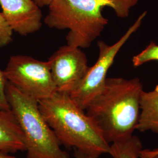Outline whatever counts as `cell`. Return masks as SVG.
<instances>
[{
    "label": "cell",
    "mask_w": 158,
    "mask_h": 158,
    "mask_svg": "<svg viewBox=\"0 0 158 158\" xmlns=\"http://www.w3.org/2000/svg\"><path fill=\"white\" fill-rule=\"evenodd\" d=\"M143 91L138 78H107L103 90L85 110L108 143L133 135L139 118Z\"/></svg>",
    "instance_id": "6da1fadb"
},
{
    "label": "cell",
    "mask_w": 158,
    "mask_h": 158,
    "mask_svg": "<svg viewBox=\"0 0 158 158\" xmlns=\"http://www.w3.org/2000/svg\"><path fill=\"white\" fill-rule=\"evenodd\" d=\"M38 102L40 112L61 145L77 149L87 158L110 154V144L101 131L69 94L56 91Z\"/></svg>",
    "instance_id": "7a4b0ae2"
},
{
    "label": "cell",
    "mask_w": 158,
    "mask_h": 158,
    "mask_svg": "<svg viewBox=\"0 0 158 158\" xmlns=\"http://www.w3.org/2000/svg\"><path fill=\"white\" fill-rule=\"evenodd\" d=\"M139 0H52L46 25L51 28L68 29L67 44L87 48L108 24L104 8L110 7L119 18H126Z\"/></svg>",
    "instance_id": "3957f363"
},
{
    "label": "cell",
    "mask_w": 158,
    "mask_h": 158,
    "mask_svg": "<svg viewBox=\"0 0 158 158\" xmlns=\"http://www.w3.org/2000/svg\"><path fill=\"white\" fill-rule=\"evenodd\" d=\"M6 95L25 138L27 158H70L39 107L38 100L8 81Z\"/></svg>",
    "instance_id": "277c9868"
},
{
    "label": "cell",
    "mask_w": 158,
    "mask_h": 158,
    "mask_svg": "<svg viewBox=\"0 0 158 158\" xmlns=\"http://www.w3.org/2000/svg\"><path fill=\"white\" fill-rule=\"evenodd\" d=\"M147 14V11L142 13L124 35L113 45H109L102 40L98 42L99 55L97 62L93 66L89 67L84 78L69 94L81 109L85 111L91 102L103 90L107 79L108 71L115 57L132 35L139 28Z\"/></svg>",
    "instance_id": "5b68a950"
},
{
    "label": "cell",
    "mask_w": 158,
    "mask_h": 158,
    "mask_svg": "<svg viewBox=\"0 0 158 158\" xmlns=\"http://www.w3.org/2000/svg\"><path fill=\"white\" fill-rule=\"evenodd\" d=\"M4 72L8 82L38 101L56 91L48 61H40L25 55H15L10 57Z\"/></svg>",
    "instance_id": "8992f818"
},
{
    "label": "cell",
    "mask_w": 158,
    "mask_h": 158,
    "mask_svg": "<svg viewBox=\"0 0 158 158\" xmlns=\"http://www.w3.org/2000/svg\"><path fill=\"white\" fill-rule=\"evenodd\" d=\"M48 61L57 91L69 94L79 85L89 68L81 48L68 44L58 49Z\"/></svg>",
    "instance_id": "52a82bcc"
},
{
    "label": "cell",
    "mask_w": 158,
    "mask_h": 158,
    "mask_svg": "<svg viewBox=\"0 0 158 158\" xmlns=\"http://www.w3.org/2000/svg\"><path fill=\"white\" fill-rule=\"evenodd\" d=\"M0 5L13 32L27 36L41 28L42 14L33 0H0Z\"/></svg>",
    "instance_id": "ba28073f"
},
{
    "label": "cell",
    "mask_w": 158,
    "mask_h": 158,
    "mask_svg": "<svg viewBox=\"0 0 158 158\" xmlns=\"http://www.w3.org/2000/svg\"><path fill=\"white\" fill-rule=\"evenodd\" d=\"M25 151V138L14 114L0 110V151L13 154Z\"/></svg>",
    "instance_id": "9c48e42d"
},
{
    "label": "cell",
    "mask_w": 158,
    "mask_h": 158,
    "mask_svg": "<svg viewBox=\"0 0 158 158\" xmlns=\"http://www.w3.org/2000/svg\"><path fill=\"white\" fill-rule=\"evenodd\" d=\"M140 114L136 130L158 133V85L151 91H143L140 101Z\"/></svg>",
    "instance_id": "30bf717a"
},
{
    "label": "cell",
    "mask_w": 158,
    "mask_h": 158,
    "mask_svg": "<svg viewBox=\"0 0 158 158\" xmlns=\"http://www.w3.org/2000/svg\"><path fill=\"white\" fill-rule=\"evenodd\" d=\"M110 147V155L113 158H139L142 149L139 138L134 135L122 141L114 142Z\"/></svg>",
    "instance_id": "8fae6325"
},
{
    "label": "cell",
    "mask_w": 158,
    "mask_h": 158,
    "mask_svg": "<svg viewBox=\"0 0 158 158\" xmlns=\"http://www.w3.org/2000/svg\"><path fill=\"white\" fill-rule=\"evenodd\" d=\"M153 60L158 61V45L152 42L141 52L133 57L132 63L134 67H139Z\"/></svg>",
    "instance_id": "7c38bea8"
},
{
    "label": "cell",
    "mask_w": 158,
    "mask_h": 158,
    "mask_svg": "<svg viewBox=\"0 0 158 158\" xmlns=\"http://www.w3.org/2000/svg\"><path fill=\"white\" fill-rule=\"evenodd\" d=\"M13 31L6 20L2 12H0V48L6 46L12 40Z\"/></svg>",
    "instance_id": "4fadbf2b"
},
{
    "label": "cell",
    "mask_w": 158,
    "mask_h": 158,
    "mask_svg": "<svg viewBox=\"0 0 158 158\" xmlns=\"http://www.w3.org/2000/svg\"><path fill=\"white\" fill-rule=\"evenodd\" d=\"M7 83L4 72L0 70V110H11L6 95Z\"/></svg>",
    "instance_id": "5bb4252c"
},
{
    "label": "cell",
    "mask_w": 158,
    "mask_h": 158,
    "mask_svg": "<svg viewBox=\"0 0 158 158\" xmlns=\"http://www.w3.org/2000/svg\"><path fill=\"white\" fill-rule=\"evenodd\" d=\"M139 158H158V148L153 149H142Z\"/></svg>",
    "instance_id": "9a60e30c"
},
{
    "label": "cell",
    "mask_w": 158,
    "mask_h": 158,
    "mask_svg": "<svg viewBox=\"0 0 158 158\" xmlns=\"http://www.w3.org/2000/svg\"><path fill=\"white\" fill-rule=\"evenodd\" d=\"M40 8H42L45 6H48L52 0H33Z\"/></svg>",
    "instance_id": "2e32d148"
},
{
    "label": "cell",
    "mask_w": 158,
    "mask_h": 158,
    "mask_svg": "<svg viewBox=\"0 0 158 158\" xmlns=\"http://www.w3.org/2000/svg\"><path fill=\"white\" fill-rule=\"evenodd\" d=\"M74 158H87L84 153H83L78 150L74 149Z\"/></svg>",
    "instance_id": "e0dca14e"
},
{
    "label": "cell",
    "mask_w": 158,
    "mask_h": 158,
    "mask_svg": "<svg viewBox=\"0 0 158 158\" xmlns=\"http://www.w3.org/2000/svg\"><path fill=\"white\" fill-rule=\"evenodd\" d=\"M0 158H17L10 153L0 151Z\"/></svg>",
    "instance_id": "ac0fdd59"
}]
</instances>
